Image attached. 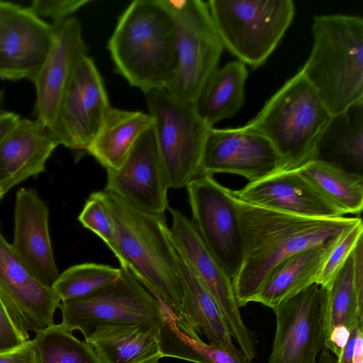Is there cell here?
<instances>
[{
    "mask_svg": "<svg viewBox=\"0 0 363 363\" xmlns=\"http://www.w3.org/2000/svg\"><path fill=\"white\" fill-rule=\"evenodd\" d=\"M96 193L114 223V237L108 247L121 268L129 271L166 308L177 315L183 285L179 256L164 214L138 210L106 189Z\"/></svg>",
    "mask_w": 363,
    "mask_h": 363,
    "instance_id": "2",
    "label": "cell"
},
{
    "mask_svg": "<svg viewBox=\"0 0 363 363\" xmlns=\"http://www.w3.org/2000/svg\"><path fill=\"white\" fill-rule=\"evenodd\" d=\"M152 125L153 119L149 113L111 107L86 153L106 171L117 169L140 137Z\"/></svg>",
    "mask_w": 363,
    "mask_h": 363,
    "instance_id": "26",
    "label": "cell"
},
{
    "mask_svg": "<svg viewBox=\"0 0 363 363\" xmlns=\"http://www.w3.org/2000/svg\"><path fill=\"white\" fill-rule=\"evenodd\" d=\"M4 194H5V193L3 191V190L0 187V201L1 200V199H2V197L4 196Z\"/></svg>",
    "mask_w": 363,
    "mask_h": 363,
    "instance_id": "42",
    "label": "cell"
},
{
    "mask_svg": "<svg viewBox=\"0 0 363 363\" xmlns=\"http://www.w3.org/2000/svg\"><path fill=\"white\" fill-rule=\"evenodd\" d=\"M281 158L262 135L246 129L211 128L204 148L201 175L229 173L249 182L279 171Z\"/></svg>",
    "mask_w": 363,
    "mask_h": 363,
    "instance_id": "15",
    "label": "cell"
},
{
    "mask_svg": "<svg viewBox=\"0 0 363 363\" xmlns=\"http://www.w3.org/2000/svg\"><path fill=\"white\" fill-rule=\"evenodd\" d=\"M167 209L172 216L169 236L177 255L211 294L239 349L252 362L257 355L256 337L242 320L232 278L207 248L192 220L179 210Z\"/></svg>",
    "mask_w": 363,
    "mask_h": 363,
    "instance_id": "10",
    "label": "cell"
},
{
    "mask_svg": "<svg viewBox=\"0 0 363 363\" xmlns=\"http://www.w3.org/2000/svg\"><path fill=\"white\" fill-rule=\"evenodd\" d=\"M82 225L94 233L107 246L114 237V223L104 202L96 192L86 201L79 217Z\"/></svg>",
    "mask_w": 363,
    "mask_h": 363,
    "instance_id": "34",
    "label": "cell"
},
{
    "mask_svg": "<svg viewBox=\"0 0 363 363\" xmlns=\"http://www.w3.org/2000/svg\"><path fill=\"white\" fill-rule=\"evenodd\" d=\"M159 329L140 323L106 325L85 341L101 363H157Z\"/></svg>",
    "mask_w": 363,
    "mask_h": 363,
    "instance_id": "24",
    "label": "cell"
},
{
    "mask_svg": "<svg viewBox=\"0 0 363 363\" xmlns=\"http://www.w3.org/2000/svg\"><path fill=\"white\" fill-rule=\"evenodd\" d=\"M352 363H363V324L357 328Z\"/></svg>",
    "mask_w": 363,
    "mask_h": 363,
    "instance_id": "39",
    "label": "cell"
},
{
    "mask_svg": "<svg viewBox=\"0 0 363 363\" xmlns=\"http://www.w3.org/2000/svg\"><path fill=\"white\" fill-rule=\"evenodd\" d=\"M58 146L50 130L36 119L20 118L0 143V187L6 194L43 172Z\"/></svg>",
    "mask_w": 363,
    "mask_h": 363,
    "instance_id": "21",
    "label": "cell"
},
{
    "mask_svg": "<svg viewBox=\"0 0 363 363\" xmlns=\"http://www.w3.org/2000/svg\"><path fill=\"white\" fill-rule=\"evenodd\" d=\"M330 116L299 69L244 127L272 143L281 158L279 171L296 170L313 160L318 138Z\"/></svg>",
    "mask_w": 363,
    "mask_h": 363,
    "instance_id": "5",
    "label": "cell"
},
{
    "mask_svg": "<svg viewBox=\"0 0 363 363\" xmlns=\"http://www.w3.org/2000/svg\"><path fill=\"white\" fill-rule=\"evenodd\" d=\"M111 108L104 79L87 55L72 72L50 132L58 145L82 155L86 152Z\"/></svg>",
    "mask_w": 363,
    "mask_h": 363,
    "instance_id": "12",
    "label": "cell"
},
{
    "mask_svg": "<svg viewBox=\"0 0 363 363\" xmlns=\"http://www.w3.org/2000/svg\"><path fill=\"white\" fill-rule=\"evenodd\" d=\"M28 340L14 325L0 298V352L16 350Z\"/></svg>",
    "mask_w": 363,
    "mask_h": 363,
    "instance_id": "36",
    "label": "cell"
},
{
    "mask_svg": "<svg viewBox=\"0 0 363 363\" xmlns=\"http://www.w3.org/2000/svg\"><path fill=\"white\" fill-rule=\"evenodd\" d=\"M121 268L96 263L73 265L62 273L51 285L61 302L86 297L120 277Z\"/></svg>",
    "mask_w": 363,
    "mask_h": 363,
    "instance_id": "32",
    "label": "cell"
},
{
    "mask_svg": "<svg viewBox=\"0 0 363 363\" xmlns=\"http://www.w3.org/2000/svg\"><path fill=\"white\" fill-rule=\"evenodd\" d=\"M248 76L245 65L235 60L218 68L208 79L196 107L210 127L233 118L245 102V84Z\"/></svg>",
    "mask_w": 363,
    "mask_h": 363,
    "instance_id": "29",
    "label": "cell"
},
{
    "mask_svg": "<svg viewBox=\"0 0 363 363\" xmlns=\"http://www.w3.org/2000/svg\"><path fill=\"white\" fill-rule=\"evenodd\" d=\"M313 45L300 69L331 115L363 99V18L315 16Z\"/></svg>",
    "mask_w": 363,
    "mask_h": 363,
    "instance_id": "4",
    "label": "cell"
},
{
    "mask_svg": "<svg viewBox=\"0 0 363 363\" xmlns=\"http://www.w3.org/2000/svg\"><path fill=\"white\" fill-rule=\"evenodd\" d=\"M107 49L116 72L144 94L165 89L177 65L174 24L158 0L132 1L119 16Z\"/></svg>",
    "mask_w": 363,
    "mask_h": 363,
    "instance_id": "3",
    "label": "cell"
},
{
    "mask_svg": "<svg viewBox=\"0 0 363 363\" xmlns=\"http://www.w3.org/2000/svg\"><path fill=\"white\" fill-rule=\"evenodd\" d=\"M362 234L363 224L360 219L342 235L333 247L323 262L316 284L323 288L329 287L359 240L362 239Z\"/></svg>",
    "mask_w": 363,
    "mask_h": 363,
    "instance_id": "33",
    "label": "cell"
},
{
    "mask_svg": "<svg viewBox=\"0 0 363 363\" xmlns=\"http://www.w3.org/2000/svg\"><path fill=\"white\" fill-rule=\"evenodd\" d=\"M325 289L323 315L325 348L338 359L352 330L363 323V286L355 279L354 250Z\"/></svg>",
    "mask_w": 363,
    "mask_h": 363,
    "instance_id": "22",
    "label": "cell"
},
{
    "mask_svg": "<svg viewBox=\"0 0 363 363\" xmlns=\"http://www.w3.org/2000/svg\"><path fill=\"white\" fill-rule=\"evenodd\" d=\"M194 224L203 242L232 278L242 262V247L235 196L210 174L186 185Z\"/></svg>",
    "mask_w": 363,
    "mask_h": 363,
    "instance_id": "11",
    "label": "cell"
},
{
    "mask_svg": "<svg viewBox=\"0 0 363 363\" xmlns=\"http://www.w3.org/2000/svg\"><path fill=\"white\" fill-rule=\"evenodd\" d=\"M207 4L223 47L254 69L279 44L295 13L292 0H209Z\"/></svg>",
    "mask_w": 363,
    "mask_h": 363,
    "instance_id": "8",
    "label": "cell"
},
{
    "mask_svg": "<svg viewBox=\"0 0 363 363\" xmlns=\"http://www.w3.org/2000/svg\"><path fill=\"white\" fill-rule=\"evenodd\" d=\"M0 298L26 339L54 324L61 301L52 288L36 279L4 238L0 225Z\"/></svg>",
    "mask_w": 363,
    "mask_h": 363,
    "instance_id": "14",
    "label": "cell"
},
{
    "mask_svg": "<svg viewBox=\"0 0 363 363\" xmlns=\"http://www.w3.org/2000/svg\"><path fill=\"white\" fill-rule=\"evenodd\" d=\"M169 189L152 127L140 137L118 169L107 171L105 189L145 213L164 214Z\"/></svg>",
    "mask_w": 363,
    "mask_h": 363,
    "instance_id": "16",
    "label": "cell"
},
{
    "mask_svg": "<svg viewBox=\"0 0 363 363\" xmlns=\"http://www.w3.org/2000/svg\"><path fill=\"white\" fill-rule=\"evenodd\" d=\"M89 2V0H34L27 7L38 17L49 18L51 24L55 25L72 17Z\"/></svg>",
    "mask_w": 363,
    "mask_h": 363,
    "instance_id": "35",
    "label": "cell"
},
{
    "mask_svg": "<svg viewBox=\"0 0 363 363\" xmlns=\"http://www.w3.org/2000/svg\"><path fill=\"white\" fill-rule=\"evenodd\" d=\"M313 160L362 175L363 99L331 115L316 142Z\"/></svg>",
    "mask_w": 363,
    "mask_h": 363,
    "instance_id": "23",
    "label": "cell"
},
{
    "mask_svg": "<svg viewBox=\"0 0 363 363\" xmlns=\"http://www.w3.org/2000/svg\"><path fill=\"white\" fill-rule=\"evenodd\" d=\"M61 324L86 339L106 325L140 323L160 328L165 307L128 270L114 282L81 299L61 302Z\"/></svg>",
    "mask_w": 363,
    "mask_h": 363,
    "instance_id": "9",
    "label": "cell"
},
{
    "mask_svg": "<svg viewBox=\"0 0 363 363\" xmlns=\"http://www.w3.org/2000/svg\"><path fill=\"white\" fill-rule=\"evenodd\" d=\"M232 191L250 204L291 215L322 218L345 216L297 169L277 171Z\"/></svg>",
    "mask_w": 363,
    "mask_h": 363,
    "instance_id": "19",
    "label": "cell"
},
{
    "mask_svg": "<svg viewBox=\"0 0 363 363\" xmlns=\"http://www.w3.org/2000/svg\"><path fill=\"white\" fill-rule=\"evenodd\" d=\"M235 199L242 256L232 280L240 307L254 301L281 262L306 249L333 241L361 219L303 217L254 206L235 196Z\"/></svg>",
    "mask_w": 363,
    "mask_h": 363,
    "instance_id": "1",
    "label": "cell"
},
{
    "mask_svg": "<svg viewBox=\"0 0 363 363\" xmlns=\"http://www.w3.org/2000/svg\"><path fill=\"white\" fill-rule=\"evenodd\" d=\"M49 211L33 189L16 194L12 248L27 269L40 282L51 286L60 273L55 260L49 228Z\"/></svg>",
    "mask_w": 363,
    "mask_h": 363,
    "instance_id": "20",
    "label": "cell"
},
{
    "mask_svg": "<svg viewBox=\"0 0 363 363\" xmlns=\"http://www.w3.org/2000/svg\"><path fill=\"white\" fill-rule=\"evenodd\" d=\"M158 363V362H157Z\"/></svg>",
    "mask_w": 363,
    "mask_h": 363,
    "instance_id": "43",
    "label": "cell"
},
{
    "mask_svg": "<svg viewBox=\"0 0 363 363\" xmlns=\"http://www.w3.org/2000/svg\"><path fill=\"white\" fill-rule=\"evenodd\" d=\"M54 26L18 5L0 31V78L30 82L51 48Z\"/></svg>",
    "mask_w": 363,
    "mask_h": 363,
    "instance_id": "18",
    "label": "cell"
},
{
    "mask_svg": "<svg viewBox=\"0 0 363 363\" xmlns=\"http://www.w3.org/2000/svg\"><path fill=\"white\" fill-rule=\"evenodd\" d=\"M342 235L323 245L306 249L281 262L271 272L253 302L272 309L315 284L324 261Z\"/></svg>",
    "mask_w": 363,
    "mask_h": 363,
    "instance_id": "25",
    "label": "cell"
},
{
    "mask_svg": "<svg viewBox=\"0 0 363 363\" xmlns=\"http://www.w3.org/2000/svg\"><path fill=\"white\" fill-rule=\"evenodd\" d=\"M158 343L162 357L194 363H251L240 349L231 350L202 341L195 330L166 308Z\"/></svg>",
    "mask_w": 363,
    "mask_h": 363,
    "instance_id": "28",
    "label": "cell"
},
{
    "mask_svg": "<svg viewBox=\"0 0 363 363\" xmlns=\"http://www.w3.org/2000/svg\"><path fill=\"white\" fill-rule=\"evenodd\" d=\"M297 171L344 215L362 212V175L318 160L308 162Z\"/></svg>",
    "mask_w": 363,
    "mask_h": 363,
    "instance_id": "30",
    "label": "cell"
},
{
    "mask_svg": "<svg viewBox=\"0 0 363 363\" xmlns=\"http://www.w3.org/2000/svg\"><path fill=\"white\" fill-rule=\"evenodd\" d=\"M326 289L313 284L272 308L276 332L267 363H317L325 348Z\"/></svg>",
    "mask_w": 363,
    "mask_h": 363,
    "instance_id": "13",
    "label": "cell"
},
{
    "mask_svg": "<svg viewBox=\"0 0 363 363\" xmlns=\"http://www.w3.org/2000/svg\"><path fill=\"white\" fill-rule=\"evenodd\" d=\"M179 256V255H178ZM179 267L183 285V298L177 318L208 342L237 350L233 337L224 316L203 284L179 257Z\"/></svg>",
    "mask_w": 363,
    "mask_h": 363,
    "instance_id": "27",
    "label": "cell"
},
{
    "mask_svg": "<svg viewBox=\"0 0 363 363\" xmlns=\"http://www.w3.org/2000/svg\"><path fill=\"white\" fill-rule=\"evenodd\" d=\"M174 24L177 65L165 90L183 101L196 104L218 69L223 45L207 1L158 0Z\"/></svg>",
    "mask_w": 363,
    "mask_h": 363,
    "instance_id": "6",
    "label": "cell"
},
{
    "mask_svg": "<svg viewBox=\"0 0 363 363\" xmlns=\"http://www.w3.org/2000/svg\"><path fill=\"white\" fill-rule=\"evenodd\" d=\"M317 363H337V360L330 350L323 348L320 352Z\"/></svg>",
    "mask_w": 363,
    "mask_h": 363,
    "instance_id": "41",
    "label": "cell"
},
{
    "mask_svg": "<svg viewBox=\"0 0 363 363\" xmlns=\"http://www.w3.org/2000/svg\"><path fill=\"white\" fill-rule=\"evenodd\" d=\"M160 163L169 188L181 189L201 176L211 128L196 104L183 101L165 89L145 94Z\"/></svg>",
    "mask_w": 363,
    "mask_h": 363,
    "instance_id": "7",
    "label": "cell"
},
{
    "mask_svg": "<svg viewBox=\"0 0 363 363\" xmlns=\"http://www.w3.org/2000/svg\"><path fill=\"white\" fill-rule=\"evenodd\" d=\"M18 6L10 1L0 0V31L5 22Z\"/></svg>",
    "mask_w": 363,
    "mask_h": 363,
    "instance_id": "40",
    "label": "cell"
},
{
    "mask_svg": "<svg viewBox=\"0 0 363 363\" xmlns=\"http://www.w3.org/2000/svg\"><path fill=\"white\" fill-rule=\"evenodd\" d=\"M37 363H101L86 342L76 338L61 323L35 333Z\"/></svg>",
    "mask_w": 363,
    "mask_h": 363,
    "instance_id": "31",
    "label": "cell"
},
{
    "mask_svg": "<svg viewBox=\"0 0 363 363\" xmlns=\"http://www.w3.org/2000/svg\"><path fill=\"white\" fill-rule=\"evenodd\" d=\"M0 363H37V354L33 340H28L16 350L0 352Z\"/></svg>",
    "mask_w": 363,
    "mask_h": 363,
    "instance_id": "37",
    "label": "cell"
},
{
    "mask_svg": "<svg viewBox=\"0 0 363 363\" xmlns=\"http://www.w3.org/2000/svg\"><path fill=\"white\" fill-rule=\"evenodd\" d=\"M54 26L53 41L40 69L31 81L35 87L34 116L52 129L65 90L78 61L87 55L80 21L70 17Z\"/></svg>",
    "mask_w": 363,
    "mask_h": 363,
    "instance_id": "17",
    "label": "cell"
},
{
    "mask_svg": "<svg viewBox=\"0 0 363 363\" xmlns=\"http://www.w3.org/2000/svg\"><path fill=\"white\" fill-rule=\"evenodd\" d=\"M20 118V116L14 112L6 110L0 112V143Z\"/></svg>",
    "mask_w": 363,
    "mask_h": 363,
    "instance_id": "38",
    "label": "cell"
}]
</instances>
